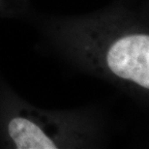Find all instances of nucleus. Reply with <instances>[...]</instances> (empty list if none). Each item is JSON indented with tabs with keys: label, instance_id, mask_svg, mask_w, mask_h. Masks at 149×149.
<instances>
[{
	"label": "nucleus",
	"instance_id": "obj_2",
	"mask_svg": "<svg viewBox=\"0 0 149 149\" xmlns=\"http://www.w3.org/2000/svg\"><path fill=\"white\" fill-rule=\"evenodd\" d=\"M8 133L17 148L54 149L55 141L36 122L23 116H16L8 125Z\"/></svg>",
	"mask_w": 149,
	"mask_h": 149
},
{
	"label": "nucleus",
	"instance_id": "obj_1",
	"mask_svg": "<svg viewBox=\"0 0 149 149\" xmlns=\"http://www.w3.org/2000/svg\"><path fill=\"white\" fill-rule=\"evenodd\" d=\"M112 74L142 88H149V37L131 34L113 42L107 53Z\"/></svg>",
	"mask_w": 149,
	"mask_h": 149
}]
</instances>
